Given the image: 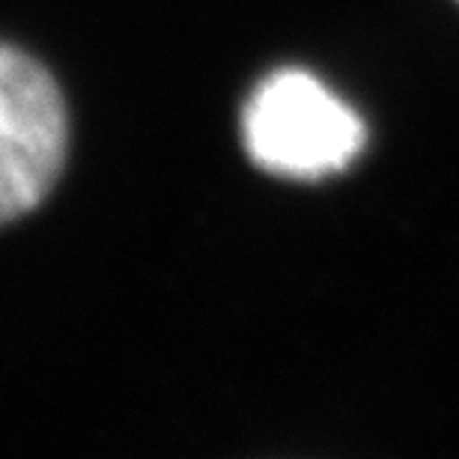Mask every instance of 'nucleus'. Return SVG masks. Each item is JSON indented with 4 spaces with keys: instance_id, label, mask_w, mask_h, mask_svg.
Returning a JSON list of instances; mask_svg holds the SVG:
<instances>
[{
    "instance_id": "nucleus-1",
    "label": "nucleus",
    "mask_w": 459,
    "mask_h": 459,
    "mask_svg": "<svg viewBox=\"0 0 459 459\" xmlns=\"http://www.w3.org/2000/svg\"><path fill=\"white\" fill-rule=\"evenodd\" d=\"M364 123L334 90L305 69H278L242 108V141L256 168L287 179H319L349 168Z\"/></svg>"
},
{
    "instance_id": "nucleus-2",
    "label": "nucleus",
    "mask_w": 459,
    "mask_h": 459,
    "mask_svg": "<svg viewBox=\"0 0 459 459\" xmlns=\"http://www.w3.org/2000/svg\"><path fill=\"white\" fill-rule=\"evenodd\" d=\"M60 87L24 51L0 45V227L33 212L66 164Z\"/></svg>"
}]
</instances>
